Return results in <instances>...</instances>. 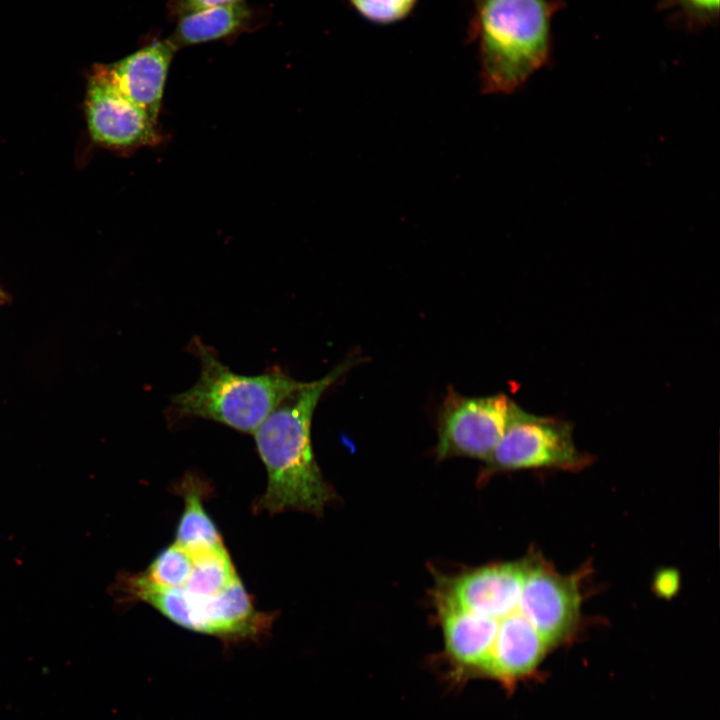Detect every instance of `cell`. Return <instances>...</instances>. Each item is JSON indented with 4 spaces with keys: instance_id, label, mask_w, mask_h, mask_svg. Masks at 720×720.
<instances>
[{
    "instance_id": "obj_14",
    "label": "cell",
    "mask_w": 720,
    "mask_h": 720,
    "mask_svg": "<svg viewBox=\"0 0 720 720\" xmlns=\"http://www.w3.org/2000/svg\"><path fill=\"white\" fill-rule=\"evenodd\" d=\"M193 567L191 554L176 543L160 551L141 575L163 588H182Z\"/></svg>"
},
{
    "instance_id": "obj_8",
    "label": "cell",
    "mask_w": 720,
    "mask_h": 720,
    "mask_svg": "<svg viewBox=\"0 0 720 720\" xmlns=\"http://www.w3.org/2000/svg\"><path fill=\"white\" fill-rule=\"evenodd\" d=\"M271 624L259 613L239 577L214 596H196L186 591L183 628L224 640L255 639Z\"/></svg>"
},
{
    "instance_id": "obj_2",
    "label": "cell",
    "mask_w": 720,
    "mask_h": 720,
    "mask_svg": "<svg viewBox=\"0 0 720 720\" xmlns=\"http://www.w3.org/2000/svg\"><path fill=\"white\" fill-rule=\"evenodd\" d=\"M200 375L189 389L171 398L176 419L203 418L253 434L266 418L305 382L281 370L260 375L237 374L198 337L192 341Z\"/></svg>"
},
{
    "instance_id": "obj_1",
    "label": "cell",
    "mask_w": 720,
    "mask_h": 720,
    "mask_svg": "<svg viewBox=\"0 0 720 720\" xmlns=\"http://www.w3.org/2000/svg\"><path fill=\"white\" fill-rule=\"evenodd\" d=\"M359 360L351 355L321 379L305 382L253 433L268 475L257 510L320 513L331 500L332 491L313 453V413L324 392Z\"/></svg>"
},
{
    "instance_id": "obj_15",
    "label": "cell",
    "mask_w": 720,
    "mask_h": 720,
    "mask_svg": "<svg viewBox=\"0 0 720 720\" xmlns=\"http://www.w3.org/2000/svg\"><path fill=\"white\" fill-rule=\"evenodd\" d=\"M353 9L376 24H391L405 18L417 0H348Z\"/></svg>"
},
{
    "instance_id": "obj_18",
    "label": "cell",
    "mask_w": 720,
    "mask_h": 720,
    "mask_svg": "<svg viewBox=\"0 0 720 720\" xmlns=\"http://www.w3.org/2000/svg\"><path fill=\"white\" fill-rule=\"evenodd\" d=\"M8 300V294L0 286V301L5 302Z\"/></svg>"
},
{
    "instance_id": "obj_6",
    "label": "cell",
    "mask_w": 720,
    "mask_h": 720,
    "mask_svg": "<svg viewBox=\"0 0 720 720\" xmlns=\"http://www.w3.org/2000/svg\"><path fill=\"white\" fill-rule=\"evenodd\" d=\"M88 130L93 141L114 149H130L159 142L156 123L113 84L106 65L97 64L89 76L85 99Z\"/></svg>"
},
{
    "instance_id": "obj_7",
    "label": "cell",
    "mask_w": 720,
    "mask_h": 720,
    "mask_svg": "<svg viewBox=\"0 0 720 720\" xmlns=\"http://www.w3.org/2000/svg\"><path fill=\"white\" fill-rule=\"evenodd\" d=\"M517 610L550 648L568 640L580 617V592L575 577L557 573L543 560L528 558Z\"/></svg>"
},
{
    "instance_id": "obj_10",
    "label": "cell",
    "mask_w": 720,
    "mask_h": 720,
    "mask_svg": "<svg viewBox=\"0 0 720 720\" xmlns=\"http://www.w3.org/2000/svg\"><path fill=\"white\" fill-rule=\"evenodd\" d=\"M176 47L168 40L153 42L106 65L116 88L157 122L165 82Z\"/></svg>"
},
{
    "instance_id": "obj_3",
    "label": "cell",
    "mask_w": 720,
    "mask_h": 720,
    "mask_svg": "<svg viewBox=\"0 0 720 720\" xmlns=\"http://www.w3.org/2000/svg\"><path fill=\"white\" fill-rule=\"evenodd\" d=\"M553 11L548 0H480L476 32L485 92H514L543 66Z\"/></svg>"
},
{
    "instance_id": "obj_4",
    "label": "cell",
    "mask_w": 720,
    "mask_h": 720,
    "mask_svg": "<svg viewBox=\"0 0 720 720\" xmlns=\"http://www.w3.org/2000/svg\"><path fill=\"white\" fill-rule=\"evenodd\" d=\"M591 459L576 448L571 424L528 413L514 402L506 430L485 460L483 474L532 468L577 471Z\"/></svg>"
},
{
    "instance_id": "obj_12",
    "label": "cell",
    "mask_w": 720,
    "mask_h": 720,
    "mask_svg": "<svg viewBox=\"0 0 720 720\" xmlns=\"http://www.w3.org/2000/svg\"><path fill=\"white\" fill-rule=\"evenodd\" d=\"M180 488L185 504L175 543L189 552L223 546L221 535L202 504V482L193 474H187Z\"/></svg>"
},
{
    "instance_id": "obj_17",
    "label": "cell",
    "mask_w": 720,
    "mask_h": 720,
    "mask_svg": "<svg viewBox=\"0 0 720 720\" xmlns=\"http://www.w3.org/2000/svg\"><path fill=\"white\" fill-rule=\"evenodd\" d=\"M243 0H174L170 6L171 13L178 18L216 6L240 2Z\"/></svg>"
},
{
    "instance_id": "obj_9",
    "label": "cell",
    "mask_w": 720,
    "mask_h": 720,
    "mask_svg": "<svg viewBox=\"0 0 720 720\" xmlns=\"http://www.w3.org/2000/svg\"><path fill=\"white\" fill-rule=\"evenodd\" d=\"M495 623L496 635L481 677L512 688L536 672L550 646L517 607Z\"/></svg>"
},
{
    "instance_id": "obj_5",
    "label": "cell",
    "mask_w": 720,
    "mask_h": 720,
    "mask_svg": "<svg viewBox=\"0 0 720 720\" xmlns=\"http://www.w3.org/2000/svg\"><path fill=\"white\" fill-rule=\"evenodd\" d=\"M514 401L503 393L467 397L449 387L438 416V459L486 460L502 438Z\"/></svg>"
},
{
    "instance_id": "obj_11",
    "label": "cell",
    "mask_w": 720,
    "mask_h": 720,
    "mask_svg": "<svg viewBox=\"0 0 720 720\" xmlns=\"http://www.w3.org/2000/svg\"><path fill=\"white\" fill-rule=\"evenodd\" d=\"M252 19L245 0L212 7L178 18L174 32L167 39L177 48L219 40L239 32Z\"/></svg>"
},
{
    "instance_id": "obj_16",
    "label": "cell",
    "mask_w": 720,
    "mask_h": 720,
    "mask_svg": "<svg viewBox=\"0 0 720 720\" xmlns=\"http://www.w3.org/2000/svg\"><path fill=\"white\" fill-rule=\"evenodd\" d=\"M720 0H663L666 7L678 9L695 23L711 22L718 17Z\"/></svg>"
},
{
    "instance_id": "obj_13",
    "label": "cell",
    "mask_w": 720,
    "mask_h": 720,
    "mask_svg": "<svg viewBox=\"0 0 720 720\" xmlns=\"http://www.w3.org/2000/svg\"><path fill=\"white\" fill-rule=\"evenodd\" d=\"M189 553L193 567L186 584L182 587L189 593L204 597L214 596L238 578L224 545Z\"/></svg>"
}]
</instances>
